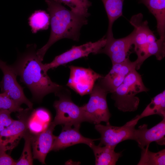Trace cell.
<instances>
[{"mask_svg":"<svg viewBox=\"0 0 165 165\" xmlns=\"http://www.w3.org/2000/svg\"><path fill=\"white\" fill-rule=\"evenodd\" d=\"M93 150L96 165H115L122 155V152H116L115 148L105 145H96L94 143L90 147Z\"/></svg>","mask_w":165,"mask_h":165,"instance_id":"d6986e66","label":"cell"},{"mask_svg":"<svg viewBox=\"0 0 165 165\" xmlns=\"http://www.w3.org/2000/svg\"><path fill=\"white\" fill-rule=\"evenodd\" d=\"M51 115L49 111L43 108L32 109L27 122L28 131L36 135L44 131L51 122Z\"/></svg>","mask_w":165,"mask_h":165,"instance_id":"e0dca14e","label":"cell"},{"mask_svg":"<svg viewBox=\"0 0 165 165\" xmlns=\"http://www.w3.org/2000/svg\"><path fill=\"white\" fill-rule=\"evenodd\" d=\"M148 57L155 56L156 59L162 60L165 56V40L160 38L155 42L149 44L148 48Z\"/></svg>","mask_w":165,"mask_h":165,"instance_id":"484cf974","label":"cell"},{"mask_svg":"<svg viewBox=\"0 0 165 165\" xmlns=\"http://www.w3.org/2000/svg\"><path fill=\"white\" fill-rule=\"evenodd\" d=\"M157 39L154 33L151 30L147 36V43L148 44L151 43L155 42Z\"/></svg>","mask_w":165,"mask_h":165,"instance_id":"f546056e","label":"cell"},{"mask_svg":"<svg viewBox=\"0 0 165 165\" xmlns=\"http://www.w3.org/2000/svg\"><path fill=\"white\" fill-rule=\"evenodd\" d=\"M11 112L0 109V132L9 126L14 120L11 116Z\"/></svg>","mask_w":165,"mask_h":165,"instance_id":"83f0119b","label":"cell"},{"mask_svg":"<svg viewBox=\"0 0 165 165\" xmlns=\"http://www.w3.org/2000/svg\"><path fill=\"white\" fill-rule=\"evenodd\" d=\"M29 24L33 33L41 30H47L50 23L49 14L44 10L36 11L28 19Z\"/></svg>","mask_w":165,"mask_h":165,"instance_id":"7402d4cb","label":"cell"},{"mask_svg":"<svg viewBox=\"0 0 165 165\" xmlns=\"http://www.w3.org/2000/svg\"><path fill=\"white\" fill-rule=\"evenodd\" d=\"M0 69L3 75L0 82L2 93H6L11 99L20 105L25 104L33 109V103L25 96L23 88L17 82V75L11 66L0 59Z\"/></svg>","mask_w":165,"mask_h":165,"instance_id":"30bf717a","label":"cell"},{"mask_svg":"<svg viewBox=\"0 0 165 165\" xmlns=\"http://www.w3.org/2000/svg\"><path fill=\"white\" fill-rule=\"evenodd\" d=\"M55 126L51 122L42 132L36 135L32 134L31 146L33 158L38 160L42 164H46V158L51 151L56 138V136L53 134Z\"/></svg>","mask_w":165,"mask_h":165,"instance_id":"9a60e30c","label":"cell"},{"mask_svg":"<svg viewBox=\"0 0 165 165\" xmlns=\"http://www.w3.org/2000/svg\"><path fill=\"white\" fill-rule=\"evenodd\" d=\"M80 126H63L62 130L58 136H56L51 151L60 150L80 143L85 144L90 147L98 139H92L83 136L79 132Z\"/></svg>","mask_w":165,"mask_h":165,"instance_id":"4fadbf2b","label":"cell"},{"mask_svg":"<svg viewBox=\"0 0 165 165\" xmlns=\"http://www.w3.org/2000/svg\"><path fill=\"white\" fill-rule=\"evenodd\" d=\"M32 134L28 130L23 138L25 140L24 148L20 158L16 161V165L33 164V157L31 152V140Z\"/></svg>","mask_w":165,"mask_h":165,"instance_id":"d4e9b609","label":"cell"},{"mask_svg":"<svg viewBox=\"0 0 165 165\" xmlns=\"http://www.w3.org/2000/svg\"><path fill=\"white\" fill-rule=\"evenodd\" d=\"M32 110L28 108L19 112L18 119L0 132V150L10 152L18 145L28 131L27 122Z\"/></svg>","mask_w":165,"mask_h":165,"instance_id":"8992f818","label":"cell"},{"mask_svg":"<svg viewBox=\"0 0 165 165\" xmlns=\"http://www.w3.org/2000/svg\"><path fill=\"white\" fill-rule=\"evenodd\" d=\"M153 115H158L165 118V90L158 94L151 100L140 115V119L143 117Z\"/></svg>","mask_w":165,"mask_h":165,"instance_id":"44dd1931","label":"cell"},{"mask_svg":"<svg viewBox=\"0 0 165 165\" xmlns=\"http://www.w3.org/2000/svg\"><path fill=\"white\" fill-rule=\"evenodd\" d=\"M135 30L127 36L118 39L113 37L106 38L105 46L99 53H104L110 58L112 64L122 62L129 58L128 54L132 46L134 45Z\"/></svg>","mask_w":165,"mask_h":165,"instance_id":"8fae6325","label":"cell"},{"mask_svg":"<svg viewBox=\"0 0 165 165\" xmlns=\"http://www.w3.org/2000/svg\"><path fill=\"white\" fill-rule=\"evenodd\" d=\"M0 109L7 110L12 112H19L24 109L20 105L11 99L6 93L0 94Z\"/></svg>","mask_w":165,"mask_h":165,"instance_id":"4316f807","label":"cell"},{"mask_svg":"<svg viewBox=\"0 0 165 165\" xmlns=\"http://www.w3.org/2000/svg\"><path fill=\"white\" fill-rule=\"evenodd\" d=\"M136 65L135 61H131L129 58L122 62L112 64L108 73L100 79L99 84L108 93H112L121 84L128 74L136 69Z\"/></svg>","mask_w":165,"mask_h":165,"instance_id":"7c38bea8","label":"cell"},{"mask_svg":"<svg viewBox=\"0 0 165 165\" xmlns=\"http://www.w3.org/2000/svg\"><path fill=\"white\" fill-rule=\"evenodd\" d=\"M16 162L6 152L0 150V165H14Z\"/></svg>","mask_w":165,"mask_h":165,"instance_id":"f1b7e54d","label":"cell"},{"mask_svg":"<svg viewBox=\"0 0 165 165\" xmlns=\"http://www.w3.org/2000/svg\"><path fill=\"white\" fill-rule=\"evenodd\" d=\"M143 16L140 13L133 16L130 22L134 27L135 33L134 45L135 53L147 48L148 35L150 31L147 21H143Z\"/></svg>","mask_w":165,"mask_h":165,"instance_id":"2e32d148","label":"cell"},{"mask_svg":"<svg viewBox=\"0 0 165 165\" xmlns=\"http://www.w3.org/2000/svg\"><path fill=\"white\" fill-rule=\"evenodd\" d=\"M154 16L160 38L165 40V0H139Z\"/></svg>","mask_w":165,"mask_h":165,"instance_id":"ac0fdd59","label":"cell"},{"mask_svg":"<svg viewBox=\"0 0 165 165\" xmlns=\"http://www.w3.org/2000/svg\"><path fill=\"white\" fill-rule=\"evenodd\" d=\"M124 0H101L108 20L106 38L113 37L112 26L114 22L123 15V3Z\"/></svg>","mask_w":165,"mask_h":165,"instance_id":"ffe728a7","label":"cell"},{"mask_svg":"<svg viewBox=\"0 0 165 165\" xmlns=\"http://www.w3.org/2000/svg\"><path fill=\"white\" fill-rule=\"evenodd\" d=\"M144 124L135 129L134 140L141 149L148 148L151 143L155 141L160 145L165 144V118L158 124L148 129Z\"/></svg>","mask_w":165,"mask_h":165,"instance_id":"5bb4252c","label":"cell"},{"mask_svg":"<svg viewBox=\"0 0 165 165\" xmlns=\"http://www.w3.org/2000/svg\"><path fill=\"white\" fill-rule=\"evenodd\" d=\"M50 16L51 31L47 43L37 51L36 54L42 61L49 49L55 43L64 38L78 41L82 27L87 24L85 16L77 14L66 9L54 0H45Z\"/></svg>","mask_w":165,"mask_h":165,"instance_id":"7a4b0ae2","label":"cell"},{"mask_svg":"<svg viewBox=\"0 0 165 165\" xmlns=\"http://www.w3.org/2000/svg\"><path fill=\"white\" fill-rule=\"evenodd\" d=\"M137 165H165V149L154 152L150 151L148 148L142 149L141 158Z\"/></svg>","mask_w":165,"mask_h":165,"instance_id":"603a6c76","label":"cell"},{"mask_svg":"<svg viewBox=\"0 0 165 165\" xmlns=\"http://www.w3.org/2000/svg\"><path fill=\"white\" fill-rule=\"evenodd\" d=\"M108 92L99 83L95 85L88 102L81 106L84 121L95 124L109 123L111 116L106 100Z\"/></svg>","mask_w":165,"mask_h":165,"instance_id":"277c9868","label":"cell"},{"mask_svg":"<svg viewBox=\"0 0 165 165\" xmlns=\"http://www.w3.org/2000/svg\"><path fill=\"white\" fill-rule=\"evenodd\" d=\"M59 97V99L55 101L53 104L56 114L52 122L55 125L80 126L84 121L83 113L81 107L75 104L70 97L56 94Z\"/></svg>","mask_w":165,"mask_h":165,"instance_id":"52a82bcc","label":"cell"},{"mask_svg":"<svg viewBox=\"0 0 165 165\" xmlns=\"http://www.w3.org/2000/svg\"><path fill=\"white\" fill-rule=\"evenodd\" d=\"M69 7L73 12L87 17L90 15L88 12L92 3L89 0H54Z\"/></svg>","mask_w":165,"mask_h":165,"instance_id":"cb8c5ba5","label":"cell"},{"mask_svg":"<svg viewBox=\"0 0 165 165\" xmlns=\"http://www.w3.org/2000/svg\"><path fill=\"white\" fill-rule=\"evenodd\" d=\"M140 120L138 115L121 127L112 126L110 123L104 125L96 124L95 129L101 134L100 146L115 148L119 143L127 140H134L135 126Z\"/></svg>","mask_w":165,"mask_h":165,"instance_id":"5b68a950","label":"cell"},{"mask_svg":"<svg viewBox=\"0 0 165 165\" xmlns=\"http://www.w3.org/2000/svg\"><path fill=\"white\" fill-rule=\"evenodd\" d=\"M106 41L105 35L94 42H90L80 46H73L70 50L56 56L50 63L43 64V68L47 72L50 69L64 65L80 58L87 57L91 53L98 54L105 46Z\"/></svg>","mask_w":165,"mask_h":165,"instance_id":"ba28073f","label":"cell"},{"mask_svg":"<svg viewBox=\"0 0 165 165\" xmlns=\"http://www.w3.org/2000/svg\"><path fill=\"white\" fill-rule=\"evenodd\" d=\"M36 45H28L25 51L19 55L12 67L20 80L30 90L33 98L40 101L46 95L58 93L61 86L53 82L43 67L37 56Z\"/></svg>","mask_w":165,"mask_h":165,"instance_id":"6da1fadb","label":"cell"},{"mask_svg":"<svg viewBox=\"0 0 165 165\" xmlns=\"http://www.w3.org/2000/svg\"><path fill=\"white\" fill-rule=\"evenodd\" d=\"M70 75L67 86L81 96L90 94L96 81L103 76L90 68L70 66Z\"/></svg>","mask_w":165,"mask_h":165,"instance_id":"9c48e42d","label":"cell"},{"mask_svg":"<svg viewBox=\"0 0 165 165\" xmlns=\"http://www.w3.org/2000/svg\"><path fill=\"white\" fill-rule=\"evenodd\" d=\"M148 91L141 75L134 69L112 93L111 97L115 101V106L119 110L124 112H134L137 110L140 101L136 94Z\"/></svg>","mask_w":165,"mask_h":165,"instance_id":"3957f363","label":"cell"}]
</instances>
